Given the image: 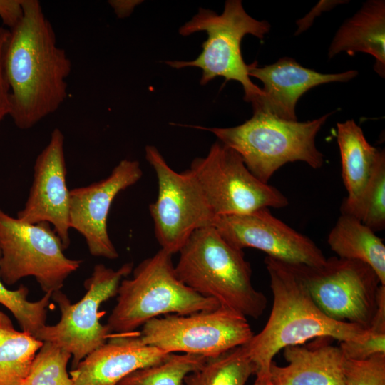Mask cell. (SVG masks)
<instances>
[{"instance_id":"1","label":"cell","mask_w":385,"mask_h":385,"mask_svg":"<svg viewBox=\"0 0 385 385\" xmlns=\"http://www.w3.org/2000/svg\"><path fill=\"white\" fill-rule=\"evenodd\" d=\"M23 14L10 29L4 65L14 123L34 127L56 112L67 96L71 62L37 0H21Z\"/></svg>"},{"instance_id":"2","label":"cell","mask_w":385,"mask_h":385,"mask_svg":"<svg viewBox=\"0 0 385 385\" xmlns=\"http://www.w3.org/2000/svg\"><path fill=\"white\" fill-rule=\"evenodd\" d=\"M272 307L263 329L245 344L256 366V375L269 374L275 355L284 348L319 337L341 342L361 341L367 329L327 317L313 301L307 287L289 264L267 256Z\"/></svg>"},{"instance_id":"3","label":"cell","mask_w":385,"mask_h":385,"mask_svg":"<svg viewBox=\"0 0 385 385\" xmlns=\"http://www.w3.org/2000/svg\"><path fill=\"white\" fill-rule=\"evenodd\" d=\"M178 279L220 307L258 319L267 299L252 282V269L242 250L228 243L213 225L192 232L178 252Z\"/></svg>"},{"instance_id":"4","label":"cell","mask_w":385,"mask_h":385,"mask_svg":"<svg viewBox=\"0 0 385 385\" xmlns=\"http://www.w3.org/2000/svg\"><path fill=\"white\" fill-rule=\"evenodd\" d=\"M332 113L305 122L286 120L254 111L243 123L230 128H195L212 133L219 141L235 150L248 170L268 183L273 174L288 163L302 161L320 168L324 156L317 149L316 136Z\"/></svg>"},{"instance_id":"5","label":"cell","mask_w":385,"mask_h":385,"mask_svg":"<svg viewBox=\"0 0 385 385\" xmlns=\"http://www.w3.org/2000/svg\"><path fill=\"white\" fill-rule=\"evenodd\" d=\"M173 255L160 250L133 270L118 287L117 304L106 327L111 334H128L162 314L187 315L220 304L185 285L177 277Z\"/></svg>"},{"instance_id":"6","label":"cell","mask_w":385,"mask_h":385,"mask_svg":"<svg viewBox=\"0 0 385 385\" xmlns=\"http://www.w3.org/2000/svg\"><path fill=\"white\" fill-rule=\"evenodd\" d=\"M270 27L268 21L250 16L240 0L226 1L221 14L200 8L178 31L182 36L205 31L207 38L202 45V52L192 61H167L165 63L177 69L200 68L202 71L201 85L218 76L225 78V81H238L244 90V100L251 103L263 93L250 80L249 64L245 63L241 53V41L247 34L262 39Z\"/></svg>"},{"instance_id":"7","label":"cell","mask_w":385,"mask_h":385,"mask_svg":"<svg viewBox=\"0 0 385 385\" xmlns=\"http://www.w3.org/2000/svg\"><path fill=\"white\" fill-rule=\"evenodd\" d=\"M0 278L6 285L29 276L45 292L60 290L82 260L67 257L61 239L46 222H24L0 209Z\"/></svg>"},{"instance_id":"8","label":"cell","mask_w":385,"mask_h":385,"mask_svg":"<svg viewBox=\"0 0 385 385\" xmlns=\"http://www.w3.org/2000/svg\"><path fill=\"white\" fill-rule=\"evenodd\" d=\"M133 270V262L125 263L117 270L103 264L95 265L91 276L84 282L86 294L75 304H71L61 289L53 292L51 299L58 305L61 319L54 325H45L35 337L68 351L72 356V369L76 368L112 336L106 325L100 322L99 308L117 295L121 281Z\"/></svg>"},{"instance_id":"9","label":"cell","mask_w":385,"mask_h":385,"mask_svg":"<svg viewBox=\"0 0 385 385\" xmlns=\"http://www.w3.org/2000/svg\"><path fill=\"white\" fill-rule=\"evenodd\" d=\"M289 264V263H288ZM329 318L367 329L377 309L379 279L368 265L332 257L321 266L289 264Z\"/></svg>"},{"instance_id":"10","label":"cell","mask_w":385,"mask_h":385,"mask_svg":"<svg viewBox=\"0 0 385 385\" xmlns=\"http://www.w3.org/2000/svg\"><path fill=\"white\" fill-rule=\"evenodd\" d=\"M143 342L168 353L217 357L246 344L254 333L244 315L223 307L187 315L167 314L145 322Z\"/></svg>"},{"instance_id":"11","label":"cell","mask_w":385,"mask_h":385,"mask_svg":"<svg viewBox=\"0 0 385 385\" xmlns=\"http://www.w3.org/2000/svg\"><path fill=\"white\" fill-rule=\"evenodd\" d=\"M145 153L158 182L157 198L149 205L155 238L173 255L193 232L212 225L215 216L189 168L176 172L154 145H146Z\"/></svg>"},{"instance_id":"12","label":"cell","mask_w":385,"mask_h":385,"mask_svg":"<svg viewBox=\"0 0 385 385\" xmlns=\"http://www.w3.org/2000/svg\"><path fill=\"white\" fill-rule=\"evenodd\" d=\"M189 169L215 217L282 208L289 203L278 189L257 179L235 150L219 140L205 157L195 158Z\"/></svg>"},{"instance_id":"13","label":"cell","mask_w":385,"mask_h":385,"mask_svg":"<svg viewBox=\"0 0 385 385\" xmlns=\"http://www.w3.org/2000/svg\"><path fill=\"white\" fill-rule=\"evenodd\" d=\"M212 225L239 250L252 247L284 262L314 267L322 265L327 260L309 237L274 217L267 207L216 217Z\"/></svg>"},{"instance_id":"14","label":"cell","mask_w":385,"mask_h":385,"mask_svg":"<svg viewBox=\"0 0 385 385\" xmlns=\"http://www.w3.org/2000/svg\"><path fill=\"white\" fill-rule=\"evenodd\" d=\"M142 176L138 161L124 159L106 178L70 190V228L83 236L91 255L110 260L118 257L108 232L109 211L115 197Z\"/></svg>"},{"instance_id":"15","label":"cell","mask_w":385,"mask_h":385,"mask_svg":"<svg viewBox=\"0 0 385 385\" xmlns=\"http://www.w3.org/2000/svg\"><path fill=\"white\" fill-rule=\"evenodd\" d=\"M64 136L55 128L34 164V180L24 207L16 217L27 223H49L66 250L70 245V190L66 184Z\"/></svg>"},{"instance_id":"16","label":"cell","mask_w":385,"mask_h":385,"mask_svg":"<svg viewBox=\"0 0 385 385\" xmlns=\"http://www.w3.org/2000/svg\"><path fill=\"white\" fill-rule=\"evenodd\" d=\"M248 74L264 85L262 96L251 102L253 112H263L277 118L296 121V105L305 92L321 84L347 82L355 78L358 71L322 73L302 66L292 58L284 57L262 67L257 66L255 61L249 64Z\"/></svg>"},{"instance_id":"17","label":"cell","mask_w":385,"mask_h":385,"mask_svg":"<svg viewBox=\"0 0 385 385\" xmlns=\"http://www.w3.org/2000/svg\"><path fill=\"white\" fill-rule=\"evenodd\" d=\"M169 354L144 344L139 332L115 334L69 374L73 385H118L133 371L159 363Z\"/></svg>"},{"instance_id":"18","label":"cell","mask_w":385,"mask_h":385,"mask_svg":"<svg viewBox=\"0 0 385 385\" xmlns=\"http://www.w3.org/2000/svg\"><path fill=\"white\" fill-rule=\"evenodd\" d=\"M307 345L283 349L287 365L274 361L270 376L274 385H342L346 358L341 348L332 344L329 337H319Z\"/></svg>"},{"instance_id":"19","label":"cell","mask_w":385,"mask_h":385,"mask_svg":"<svg viewBox=\"0 0 385 385\" xmlns=\"http://www.w3.org/2000/svg\"><path fill=\"white\" fill-rule=\"evenodd\" d=\"M341 52H363L375 58L374 71L385 76V1L369 0L337 31L328 50L332 58Z\"/></svg>"},{"instance_id":"20","label":"cell","mask_w":385,"mask_h":385,"mask_svg":"<svg viewBox=\"0 0 385 385\" xmlns=\"http://www.w3.org/2000/svg\"><path fill=\"white\" fill-rule=\"evenodd\" d=\"M342 177L347 196L343 203L354 202L367 183L384 150L368 143L361 127L354 120L337 124Z\"/></svg>"},{"instance_id":"21","label":"cell","mask_w":385,"mask_h":385,"mask_svg":"<svg viewBox=\"0 0 385 385\" xmlns=\"http://www.w3.org/2000/svg\"><path fill=\"white\" fill-rule=\"evenodd\" d=\"M327 242L338 257L370 266L385 286V245L383 240L358 219L341 213L329 233Z\"/></svg>"},{"instance_id":"22","label":"cell","mask_w":385,"mask_h":385,"mask_svg":"<svg viewBox=\"0 0 385 385\" xmlns=\"http://www.w3.org/2000/svg\"><path fill=\"white\" fill-rule=\"evenodd\" d=\"M42 344L31 333L16 330L0 311V385H21Z\"/></svg>"},{"instance_id":"23","label":"cell","mask_w":385,"mask_h":385,"mask_svg":"<svg viewBox=\"0 0 385 385\" xmlns=\"http://www.w3.org/2000/svg\"><path fill=\"white\" fill-rule=\"evenodd\" d=\"M255 373L256 366L242 345L207 359L200 369L185 376L184 385H246Z\"/></svg>"},{"instance_id":"24","label":"cell","mask_w":385,"mask_h":385,"mask_svg":"<svg viewBox=\"0 0 385 385\" xmlns=\"http://www.w3.org/2000/svg\"><path fill=\"white\" fill-rule=\"evenodd\" d=\"M341 213L351 215L374 232L385 228V153L379 159L367 183L352 202L342 203Z\"/></svg>"},{"instance_id":"25","label":"cell","mask_w":385,"mask_h":385,"mask_svg":"<svg viewBox=\"0 0 385 385\" xmlns=\"http://www.w3.org/2000/svg\"><path fill=\"white\" fill-rule=\"evenodd\" d=\"M207 359L196 354L170 353L159 363L133 371L118 385H184L185 376Z\"/></svg>"},{"instance_id":"26","label":"cell","mask_w":385,"mask_h":385,"mask_svg":"<svg viewBox=\"0 0 385 385\" xmlns=\"http://www.w3.org/2000/svg\"><path fill=\"white\" fill-rule=\"evenodd\" d=\"M28 294L26 287L21 285L16 290H10L0 278V304L12 313L21 330L35 337L46 325L47 307L50 305L52 292L45 293L41 299L35 302L28 300Z\"/></svg>"},{"instance_id":"27","label":"cell","mask_w":385,"mask_h":385,"mask_svg":"<svg viewBox=\"0 0 385 385\" xmlns=\"http://www.w3.org/2000/svg\"><path fill=\"white\" fill-rule=\"evenodd\" d=\"M71 354L49 342H43L28 375L21 385H73L67 371Z\"/></svg>"},{"instance_id":"28","label":"cell","mask_w":385,"mask_h":385,"mask_svg":"<svg viewBox=\"0 0 385 385\" xmlns=\"http://www.w3.org/2000/svg\"><path fill=\"white\" fill-rule=\"evenodd\" d=\"M345 358L364 360L377 354H385V286L378 292L377 309L367 329L366 337L361 341L341 342Z\"/></svg>"},{"instance_id":"29","label":"cell","mask_w":385,"mask_h":385,"mask_svg":"<svg viewBox=\"0 0 385 385\" xmlns=\"http://www.w3.org/2000/svg\"><path fill=\"white\" fill-rule=\"evenodd\" d=\"M342 385H385V354L364 360L346 358Z\"/></svg>"},{"instance_id":"30","label":"cell","mask_w":385,"mask_h":385,"mask_svg":"<svg viewBox=\"0 0 385 385\" xmlns=\"http://www.w3.org/2000/svg\"><path fill=\"white\" fill-rule=\"evenodd\" d=\"M10 30L0 26V123L11 112V90L7 80L4 58Z\"/></svg>"},{"instance_id":"31","label":"cell","mask_w":385,"mask_h":385,"mask_svg":"<svg viewBox=\"0 0 385 385\" xmlns=\"http://www.w3.org/2000/svg\"><path fill=\"white\" fill-rule=\"evenodd\" d=\"M344 2H348V1H342V0H322L318 2L316 6L311 9L309 13L304 16L302 19H299L296 21L298 28L295 32V35H299V34L306 31L309 28L314 19L319 16L322 12L332 9L333 7L337 5L344 4Z\"/></svg>"},{"instance_id":"32","label":"cell","mask_w":385,"mask_h":385,"mask_svg":"<svg viewBox=\"0 0 385 385\" xmlns=\"http://www.w3.org/2000/svg\"><path fill=\"white\" fill-rule=\"evenodd\" d=\"M139 1H111L110 4L114 9L116 14L119 17L128 16L133 10L135 5Z\"/></svg>"},{"instance_id":"33","label":"cell","mask_w":385,"mask_h":385,"mask_svg":"<svg viewBox=\"0 0 385 385\" xmlns=\"http://www.w3.org/2000/svg\"><path fill=\"white\" fill-rule=\"evenodd\" d=\"M251 385H274L269 374L256 375V378Z\"/></svg>"}]
</instances>
